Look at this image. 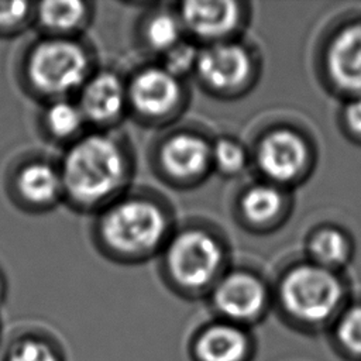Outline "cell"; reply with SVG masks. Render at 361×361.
I'll return each mask as SVG.
<instances>
[{
    "mask_svg": "<svg viewBox=\"0 0 361 361\" xmlns=\"http://www.w3.org/2000/svg\"><path fill=\"white\" fill-rule=\"evenodd\" d=\"M195 71L209 90L231 94L243 90L251 78L252 62L241 44L227 39L199 49Z\"/></svg>",
    "mask_w": 361,
    "mask_h": 361,
    "instance_id": "6",
    "label": "cell"
},
{
    "mask_svg": "<svg viewBox=\"0 0 361 361\" xmlns=\"http://www.w3.org/2000/svg\"><path fill=\"white\" fill-rule=\"evenodd\" d=\"M44 121L48 133L52 137L66 140L76 135L82 130L86 120L78 104L58 99L48 106Z\"/></svg>",
    "mask_w": 361,
    "mask_h": 361,
    "instance_id": "19",
    "label": "cell"
},
{
    "mask_svg": "<svg viewBox=\"0 0 361 361\" xmlns=\"http://www.w3.org/2000/svg\"><path fill=\"white\" fill-rule=\"evenodd\" d=\"M199 49L189 42L180 41L178 45L164 54L162 68L175 78H180L196 68Z\"/></svg>",
    "mask_w": 361,
    "mask_h": 361,
    "instance_id": "22",
    "label": "cell"
},
{
    "mask_svg": "<svg viewBox=\"0 0 361 361\" xmlns=\"http://www.w3.org/2000/svg\"><path fill=\"white\" fill-rule=\"evenodd\" d=\"M89 58L85 49L68 38H49L37 44L28 54L25 76L41 94L59 97L85 85Z\"/></svg>",
    "mask_w": 361,
    "mask_h": 361,
    "instance_id": "3",
    "label": "cell"
},
{
    "mask_svg": "<svg viewBox=\"0 0 361 361\" xmlns=\"http://www.w3.org/2000/svg\"><path fill=\"white\" fill-rule=\"evenodd\" d=\"M193 353L197 361H244L248 338L238 324L216 323L199 334Z\"/></svg>",
    "mask_w": 361,
    "mask_h": 361,
    "instance_id": "13",
    "label": "cell"
},
{
    "mask_svg": "<svg viewBox=\"0 0 361 361\" xmlns=\"http://www.w3.org/2000/svg\"><path fill=\"white\" fill-rule=\"evenodd\" d=\"M178 16L183 30L209 44L227 41L241 21L240 4L228 0L185 1Z\"/></svg>",
    "mask_w": 361,
    "mask_h": 361,
    "instance_id": "10",
    "label": "cell"
},
{
    "mask_svg": "<svg viewBox=\"0 0 361 361\" xmlns=\"http://www.w3.org/2000/svg\"><path fill=\"white\" fill-rule=\"evenodd\" d=\"M257 165L271 180L289 182L302 169L306 147L299 135L288 130L267 134L255 151Z\"/></svg>",
    "mask_w": 361,
    "mask_h": 361,
    "instance_id": "11",
    "label": "cell"
},
{
    "mask_svg": "<svg viewBox=\"0 0 361 361\" xmlns=\"http://www.w3.org/2000/svg\"><path fill=\"white\" fill-rule=\"evenodd\" d=\"M168 219L164 210L148 199L128 197L110 206L99 223L104 245L126 258L152 254L164 243Z\"/></svg>",
    "mask_w": 361,
    "mask_h": 361,
    "instance_id": "2",
    "label": "cell"
},
{
    "mask_svg": "<svg viewBox=\"0 0 361 361\" xmlns=\"http://www.w3.org/2000/svg\"><path fill=\"white\" fill-rule=\"evenodd\" d=\"M345 118L353 131L361 134V99L354 100L345 111Z\"/></svg>",
    "mask_w": 361,
    "mask_h": 361,
    "instance_id": "26",
    "label": "cell"
},
{
    "mask_svg": "<svg viewBox=\"0 0 361 361\" xmlns=\"http://www.w3.org/2000/svg\"><path fill=\"white\" fill-rule=\"evenodd\" d=\"M87 16V4L78 0L44 1L37 7V17L41 27L56 37L71 34L80 28Z\"/></svg>",
    "mask_w": 361,
    "mask_h": 361,
    "instance_id": "16",
    "label": "cell"
},
{
    "mask_svg": "<svg viewBox=\"0 0 361 361\" xmlns=\"http://www.w3.org/2000/svg\"><path fill=\"white\" fill-rule=\"evenodd\" d=\"M244 147L230 138H220L212 144V165L226 176H235L247 165Z\"/></svg>",
    "mask_w": 361,
    "mask_h": 361,
    "instance_id": "20",
    "label": "cell"
},
{
    "mask_svg": "<svg viewBox=\"0 0 361 361\" xmlns=\"http://www.w3.org/2000/svg\"><path fill=\"white\" fill-rule=\"evenodd\" d=\"M327 63L338 86L347 90L361 89V24L350 25L336 37Z\"/></svg>",
    "mask_w": 361,
    "mask_h": 361,
    "instance_id": "14",
    "label": "cell"
},
{
    "mask_svg": "<svg viewBox=\"0 0 361 361\" xmlns=\"http://www.w3.org/2000/svg\"><path fill=\"white\" fill-rule=\"evenodd\" d=\"M340 295L336 276L314 265L292 269L281 283V300L285 309L306 322L326 319L336 309Z\"/></svg>",
    "mask_w": 361,
    "mask_h": 361,
    "instance_id": "5",
    "label": "cell"
},
{
    "mask_svg": "<svg viewBox=\"0 0 361 361\" xmlns=\"http://www.w3.org/2000/svg\"><path fill=\"white\" fill-rule=\"evenodd\" d=\"M14 189L21 202L30 206H49L63 195L61 173L47 162H30L14 178Z\"/></svg>",
    "mask_w": 361,
    "mask_h": 361,
    "instance_id": "15",
    "label": "cell"
},
{
    "mask_svg": "<svg viewBox=\"0 0 361 361\" xmlns=\"http://www.w3.org/2000/svg\"><path fill=\"white\" fill-rule=\"evenodd\" d=\"M212 299L226 322L240 324L261 314L267 303V290L252 274L233 271L217 281Z\"/></svg>",
    "mask_w": 361,
    "mask_h": 361,
    "instance_id": "8",
    "label": "cell"
},
{
    "mask_svg": "<svg viewBox=\"0 0 361 361\" xmlns=\"http://www.w3.org/2000/svg\"><path fill=\"white\" fill-rule=\"evenodd\" d=\"M158 158L168 178L176 182H193L212 166V145L197 134L178 133L164 141Z\"/></svg>",
    "mask_w": 361,
    "mask_h": 361,
    "instance_id": "9",
    "label": "cell"
},
{
    "mask_svg": "<svg viewBox=\"0 0 361 361\" xmlns=\"http://www.w3.org/2000/svg\"><path fill=\"white\" fill-rule=\"evenodd\" d=\"M310 250L319 261L334 264L343 261L347 255V241L341 233L327 228L313 237Z\"/></svg>",
    "mask_w": 361,
    "mask_h": 361,
    "instance_id": "21",
    "label": "cell"
},
{
    "mask_svg": "<svg viewBox=\"0 0 361 361\" xmlns=\"http://www.w3.org/2000/svg\"><path fill=\"white\" fill-rule=\"evenodd\" d=\"M337 333L344 347L361 355V306L354 307L344 314Z\"/></svg>",
    "mask_w": 361,
    "mask_h": 361,
    "instance_id": "25",
    "label": "cell"
},
{
    "mask_svg": "<svg viewBox=\"0 0 361 361\" xmlns=\"http://www.w3.org/2000/svg\"><path fill=\"white\" fill-rule=\"evenodd\" d=\"M127 87L111 72H100L80 87L78 106L85 120L107 126L118 120L127 106Z\"/></svg>",
    "mask_w": 361,
    "mask_h": 361,
    "instance_id": "12",
    "label": "cell"
},
{
    "mask_svg": "<svg viewBox=\"0 0 361 361\" xmlns=\"http://www.w3.org/2000/svg\"><path fill=\"white\" fill-rule=\"evenodd\" d=\"M3 296H4V282H3V278L0 275V303L3 300Z\"/></svg>",
    "mask_w": 361,
    "mask_h": 361,
    "instance_id": "27",
    "label": "cell"
},
{
    "mask_svg": "<svg viewBox=\"0 0 361 361\" xmlns=\"http://www.w3.org/2000/svg\"><path fill=\"white\" fill-rule=\"evenodd\" d=\"M182 97L179 79L162 66L140 71L127 87V103L144 118L161 120L175 111Z\"/></svg>",
    "mask_w": 361,
    "mask_h": 361,
    "instance_id": "7",
    "label": "cell"
},
{
    "mask_svg": "<svg viewBox=\"0 0 361 361\" xmlns=\"http://www.w3.org/2000/svg\"><path fill=\"white\" fill-rule=\"evenodd\" d=\"M219 240L200 228L178 233L165 250V269L183 290L197 292L213 283L223 265Z\"/></svg>",
    "mask_w": 361,
    "mask_h": 361,
    "instance_id": "4",
    "label": "cell"
},
{
    "mask_svg": "<svg viewBox=\"0 0 361 361\" xmlns=\"http://www.w3.org/2000/svg\"><path fill=\"white\" fill-rule=\"evenodd\" d=\"M30 14L31 4L27 1H0V35L17 32Z\"/></svg>",
    "mask_w": 361,
    "mask_h": 361,
    "instance_id": "24",
    "label": "cell"
},
{
    "mask_svg": "<svg viewBox=\"0 0 361 361\" xmlns=\"http://www.w3.org/2000/svg\"><path fill=\"white\" fill-rule=\"evenodd\" d=\"M59 173L63 193L75 204L92 207L110 200L124 186L128 162L116 140L90 134L66 151Z\"/></svg>",
    "mask_w": 361,
    "mask_h": 361,
    "instance_id": "1",
    "label": "cell"
},
{
    "mask_svg": "<svg viewBox=\"0 0 361 361\" xmlns=\"http://www.w3.org/2000/svg\"><path fill=\"white\" fill-rule=\"evenodd\" d=\"M7 361H59V358L47 343L25 338L11 347Z\"/></svg>",
    "mask_w": 361,
    "mask_h": 361,
    "instance_id": "23",
    "label": "cell"
},
{
    "mask_svg": "<svg viewBox=\"0 0 361 361\" xmlns=\"http://www.w3.org/2000/svg\"><path fill=\"white\" fill-rule=\"evenodd\" d=\"M183 25L179 16L168 11L154 14L144 27V39L147 45L159 54H165L182 41Z\"/></svg>",
    "mask_w": 361,
    "mask_h": 361,
    "instance_id": "18",
    "label": "cell"
},
{
    "mask_svg": "<svg viewBox=\"0 0 361 361\" xmlns=\"http://www.w3.org/2000/svg\"><path fill=\"white\" fill-rule=\"evenodd\" d=\"M282 206L279 190L267 183H258L248 188L240 199V210L243 217L254 224L264 226L276 217Z\"/></svg>",
    "mask_w": 361,
    "mask_h": 361,
    "instance_id": "17",
    "label": "cell"
}]
</instances>
